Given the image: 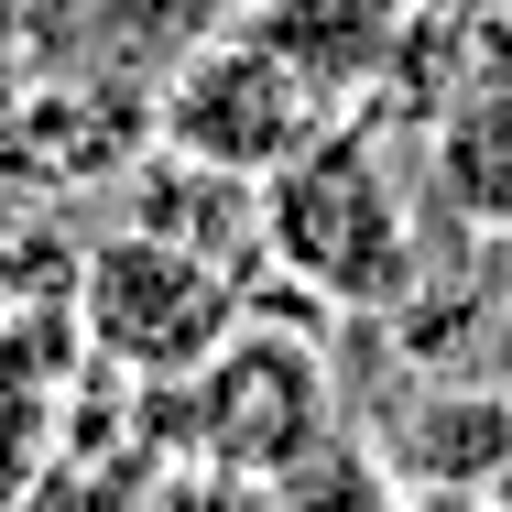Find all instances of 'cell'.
<instances>
[{
	"label": "cell",
	"instance_id": "cell-1",
	"mask_svg": "<svg viewBox=\"0 0 512 512\" xmlns=\"http://www.w3.org/2000/svg\"><path fill=\"white\" fill-rule=\"evenodd\" d=\"M262 251L327 306H382L414 284V207L360 131H316L262 175Z\"/></svg>",
	"mask_w": 512,
	"mask_h": 512
},
{
	"label": "cell",
	"instance_id": "cell-2",
	"mask_svg": "<svg viewBox=\"0 0 512 512\" xmlns=\"http://www.w3.org/2000/svg\"><path fill=\"white\" fill-rule=\"evenodd\" d=\"M77 327L99 338L120 371H142V382H186V371H207V360L229 349L240 295H229V273L207 262L197 240H175V229H120V240L88 251Z\"/></svg>",
	"mask_w": 512,
	"mask_h": 512
},
{
	"label": "cell",
	"instance_id": "cell-3",
	"mask_svg": "<svg viewBox=\"0 0 512 512\" xmlns=\"http://www.w3.org/2000/svg\"><path fill=\"white\" fill-rule=\"evenodd\" d=\"M316 88L262 44V33H240V44H207L197 66L164 88V153L175 164H197V175H273V164H295L316 142Z\"/></svg>",
	"mask_w": 512,
	"mask_h": 512
},
{
	"label": "cell",
	"instance_id": "cell-4",
	"mask_svg": "<svg viewBox=\"0 0 512 512\" xmlns=\"http://www.w3.org/2000/svg\"><path fill=\"white\" fill-rule=\"evenodd\" d=\"M306 436H327V371H316L306 338L229 327V349H218L207 371H186V447H197V458L273 480Z\"/></svg>",
	"mask_w": 512,
	"mask_h": 512
},
{
	"label": "cell",
	"instance_id": "cell-5",
	"mask_svg": "<svg viewBox=\"0 0 512 512\" xmlns=\"http://www.w3.org/2000/svg\"><path fill=\"white\" fill-rule=\"evenodd\" d=\"M262 44L306 77L316 99H349L404 44V0H262Z\"/></svg>",
	"mask_w": 512,
	"mask_h": 512
},
{
	"label": "cell",
	"instance_id": "cell-6",
	"mask_svg": "<svg viewBox=\"0 0 512 512\" xmlns=\"http://www.w3.org/2000/svg\"><path fill=\"white\" fill-rule=\"evenodd\" d=\"M436 186H447L458 218L512 229V88H502V99L447 109V131H436Z\"/></svg>",
	"mask_w": 512,
	"mask_h": 512
},
{
	"label": "cell",
	"instance_id": "cell-7",
	"mask_svg": "<svg viewBox=\"0 0 512 512\" xmlns=\"http://www.w3.org/2000/svg\"><path fill=\"white\" fill-rule=\"evenodd\" d=\"M273 502L284 512H404L393 458H371L360 436H306L284 469H273Z\"/></svg>",
	"mask_w": 512,
	"mask_h": 512
},
{
	"label": "cell",
	"instance_id": "cell-8",
	"mask_svg": "<svg viewBox=\"0 0 512 512\" xmlns=\"http://www.w3.org/2000/svg\"><path fill=\"white\" fill-rule=\"evenodd\" d=\"M153 512H284V502H273V480H251V469H218V458H197V469H175V480L153 491Z\"/></svg>",
	"mask_w": 512,
	"mask_h": 512
},
{
	"label": "cell",
	"instance_id": "cell-9",
	"mask_svg": "<svg viewBox=\"0 0 512 512\" xmlns=\"http://www.w3.org/2000/svg\"><path fill=\"white\" fill-rule=\"evenodd\" d=\"M404 512H502L491 491H425V502H404Z\"/></svg>",
	"mask_w": 512,
	"mask_h": 512
}]
</instances>
